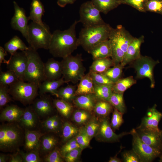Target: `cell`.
<instances>
[{
    "label": "cell",
    "mask_w": 162,
    "mask_h": 162,
    "mask_svg": "<svg viewBox=\"0 0 162 162\" xmlns=\"http://www.w3.org/2000/svg\"><path fill=\"white\" fill-rule=\"evenodd\" d=\"M136 130L140 138L144 142L162 152V144L159 134L140 128H136Z\"/></svg>",
    "instance_id": "ac0fdd59"
},
{
    "label": "cell",
    "mask_w": 162,
    "mask_h": 162,
    "mask_svg": "<svg viewBox=\"0 0 162 162\" xmlns=\"http://www.w3.org/2000/svg\"><path fill=\"white\" fill-rule=\"evenodd\" d=\"M28 59L25 81L39 85L46 80L44 73V63L37 50L30 46L24 51Z\"/></svg>",
    "instance_id": "277c9868"
},
{
    "label": "cell",
    "mask_w": 162,
    "mask_h": 162,
    "mask_svg": "<svg viewBox=\"0 0 162 162\" xmlns=\"http://www.w3.org/2000/svg\"><path fill=\"white\" fill-rule=\"evenodd\" d=\"M44 12V5L40 0H32L31 4L29 15L28 17V20H31L42 26H44L46 24L42 20Z\"/></svg>",
    "instance_id": "d4e9b609"
},
{
    "label": "cell",
    "mask_w": 162,
    "mask_h": 162,
    "mask_svg": "<svg viewBox=\"0 0 162 162\" xmlns=\"http://www.w3.org/2000/svg\"><path fill=\"white\" fill-rule=\"evenodd\" d=\"M79 22V20H75L68 29L54 31L48 49L53 56L64 58L71 54L80 45L76 31V25Z\"/></svg>",
    "instance_id": "6da1fadb"
},
{
    "label": "cell",
    "mask_w": 162,
    "mask_h": 162,
    "mask_svg": "<svg viewBox=\"0 0 162 162\" xmlns=\"http://www.w3.org/2000/svg\"><path fill=\"white\" fill-rule=\"evenodd\" d=\"M145 8L146 11L156 13L162 15V0H148Z\"/></svg>",
    "instance_id": "f6af8a7d"
},
{
    "label": "cell",
    "mask_w": 162,
    "mask_h": 162,
    "mask_svg": "<svg viewBox=\"0 0 162 162\" xmlns=\"http://www.w3.org/2000/svg\"><path fill=\"white\" fill-rule=\"evenodd\" d=\"M8 86L0 85V107L1 109L11 101Z\"/></svg>",
    "instance_id": "bcb514c9"
},
{
    "label": "cell",
    "mask_w": 162,
    "mask_h": 162,
    "mask_svg": "<svg viewBox=\"0 0 162 162\" xmlns=\"http://www.w3.org/2000/svg\"><path fill=\"white\" fill-rule=\"evenodd\" d=\"M123 113L115 108L111 120V126L114 130H118L123 123Z\"/></svg>",
    "instance_id": "7dc6e473"
},
{
    "label": "cell",
    "mask_w": 162,
    "mask_h": 162,
    "mask_svg": "<svg viewBox=\"0 0 162 162\" xmlns=\"http://www.w3.org/2000/svg\"><path fill=\"white\" fill-rule=\"evenodd\" d=\"M90 117V114L88 111L82 109L75 111L73 116L74 120L79 124L86 123Z\"/></svg>",
    "instance_id": "7bdbcfd3"
},
{
    "label": "cell",
    "mask_w": 162,
    "mask_h": 162,
    "mask_svg": "<svg viewBox=\"0 0 162 162\" xmlns=\"http://www.w3.org/2000/svg\"><path fill=\"white\" fill-rule=\"evenodd\" d=\"M58 142L57 139L50 135H46L43 136L41 140L42 151L46 153L51 150L56 146Z\"/></svg>",
    "instance_id": "ab89813d"
},
{
    "label": "cell",
    "mask_w": 162,
    "mask_h": 162,
    "mask_svg": "<svg viewBox=\"0 0 162 162\" xmlns=\"http://www.w3.org/2000/svg\"><path fill=\"white\" fill-rule=\"evenodd\" d=\"M134 38L121 25L118 26L115 28H112L109 39L112 49L111 57L114 65L122 62Z\"/></svg>",
    "instance_id": "3957f363"
},
{
    "label": "cell",
    "mask_w": 162,
    "mask_h": 162,
    "mask_svg": "<svg viewBox=\"0 0 162 162\" xmlns=\"http://www.w3.org/2000/svg\"><path fill=\"white\" fill-rule=\"evenodd\" d=\"M7 52L5 50L4 48L2 46H0V65L2 63L6 64H7L9 62V60H6L5 57L7 55Z\"/></svg>",
    "instance_id": "11a10c76"
},
{
    "label": "cell",
    "mask_w": 162,
    "mask_h": 162,
    "mask_svg": "<svg viewBox=\"0 0 162 162\" xmlns=\"http://www.w3.org/2000/svg\"><path fill=\"white\" fill-rule=\"evenodd\" d=\"M81 54L75 56L70 55L62 58L61 62L62 77L66 83L76 84L85 75L86 69L82 63Z\"/></svg>",
    "instance_id": "5b68a950"
},
{
    "label": "cell",
    "mask_w": 162,
    "mask_h": 162,
    "mask_svg": "<svg viewBox=\"0 0 162 162\" xmlns=\"http://www.w3.org/2000/svg\"><path fill=\"white\" fill-rule=\"evenodd\" d=\"M44 73L46 80H53L61 78L62 76L61 62L52 58L44 63Z\"/></svg>",
    "instance_id": "e0dca14e"
},
{
    "label": "cell",
    "mask_w": 162,
    "mask_h": 162,
    "mask_svg": "<svg viewBox=\"0 0 162 162\" xmlns=\"http://www.w3.org/2000/svg\"><path fill=\"white\" fill-rule=\"evenodd\" d=\"M24 42L18 36H14L4 45L5 50L8 52L11 56L13 55L19 50L21 51H26L28 49Z\"/></svg>",
    "instance_id": "83f0119b"
},
{
    "label": "cell",
    "mask_w": 162,
    "mask_h": 162,
    "mask_svg": "<svg viewBox=\"0 0 162 162\" xmlns=\"http://www.w3.org/2000/svg\"><path fill=\"white\" fill-rule=\"evenodd\" d=\"M82 149L81 148H76L66 154L64 158L67 162H74L80 156Z\"/></svg>",
    "instance_id": "f5cc1de1"
},
{
    "label": "cell",
    "mask_w": 162,
    "mask_h": 162,
    "mask_svg": "<svg viewBox=\"0 0 162 162\" xmlns=\"http://www.w3.org/2000/svg\"><path fill=\"white\" fill-rule=\"evenodd\" d=\"M148 0H122V4L129 5L141 12H146L145 7Z\"/></svg>",
    "instance_id": "f907efd6"
},
{
    "label": "cell",
    "mask_w": 162,
    "mask_h": 162,
    "mask_svg": "<svg viewBox=\"0 0 162 162\" xmlns=\"http://www.w3.org/2000/svg\"><path fill=\"white\" fill-rule=\"evenodd\" d=\"M9 60V62L7 64L8 70L14 72L20 80L25 81L28 63V59L25 52H17L11 56Z\"/></svg>",
    "instance_id": "7c38bea8"
},
{
    "label": "cell",
    "mask_w": 162,
    "mask_h": 162,
    "mask_svg": "<svg viewBox=\"0 0 162 162\" xmlns=\"http://www.w3.org/2000/svg\"><path fill=\"white\" fill-rule=\"evenodd\" d=\"M123 67L121 64L115 65L101 74L106 76L114 83L120 79Z\"/></svg>",
    "instance_id": "8d00e7d4"
},
{
    "label": "cell",
    "mask_w": 162,
    "mask_h": 162,
    "mask_svg": "<svg viewBox=\"0 0 162 162\" xmlns=\"http://www.w3.org/2000/svg\"><path fill=\"white\" fill-rule=\"evenodd\" d=\"M37 114L33 107H29L25 110L19 121L21 125L26 128L28 129L36 126L37 123Z\"/></svg>",
    "instance_id": "4316f807"
},
{
    "label": "cell",
    "mask_w": 162,
    "mask_h": 162,
    "mask_svg": "<svg viewBox=\"0 0 162 162\" xmlns=\"http://www.w3.org/2000/svg\"><path fill=\"white\" fill-rule=\"evenodd\" d=\"M52 37L49 27L46 24L42 26L32 21L28 25L27 42L34 49L48 50Z\"/></svg>",
    "instance_id": "8992f818"
},
{
    "label": "cell",
    "mask_w": 162,
    "mask_h": 162,
    "mask_svg": "<svg viewBox=\"0 0 162 162\" xmlns=\"http://www.w3.org/2000/svg\"><path fill=\"white\" fill-rule=\"evenodd\" d=\"M122 157L124 162H141L139 157L132 149L123 152Z\"/></svg>",
    "instance_id": "db71d44e"
},
{
    "label": "cell",
    "mask_w": 162,
    "mask_h": 162,
    "mask_svg": "<svg viewBox=\"0 0 162 162\" xmlns=\"http://www.w3.org/2000/svg\"><path fill=\"white\" fill-rule=\"evenodd\" d=\"M144 39L143 36L138 38H134L129 45L124 59L121 63L123 66L133 62L140 57V46L144 42Z\"/></svg>",
    "instance_id": "2e32d148"
},
{
    "label": "cell",
    "mask_w": 162,
    "mask_h": 162,
    "mask_svg": "<svg viewBox=\"0 0 162 162\" xmlns=\"http://www.w3.org/2000/svg\"><path fill=\"white\" fill-rule=\"evenodd\" d=\"M158 63V61H155L150 57L141 56L133 62L132 67L136 72L137 77L149 79L151 82V87L152 88L155 85L153 70Z\"/></svg>",
    "instance_id": "8fae6325"
},
{
    "label": "cell",
    "mask_w": 162,
    "mask_h": 162,
    "mask_svg": "<svg viewBox=\"0 0 162 162\" xmlns=\"http://www.w3.org/2000/svg\"><path fill=\"white\" fill-rule=\"evenodd\" d=\"M20 128L13 124H4L0 128V149L11 152L17 148L22 139Z\"/></svg>",
    "instance_id": "ba28073f"
},
{
    "label": "cell",
    "mask_w": 162,
    "mask_h": 162,
    "mask_svg": "<svg viewBox=\"0 0 162 162\" xmlns=\"http://www.w3.org/2000/svg\"><path fill=\"white\" fill-rule=\"evenodd\" d=\"M114 65L112 60L108 58L94 60L90 67V71L97 73H102L112 66Z\"/></svg>",
    "instance_id": "f546056e"
},
{
    "label": "cell",
    "mask_w": 162,
    "mask_h": 162,
    "mask_svg": "<svg viewBox=\"0 0 162 162\" xmlns=\"http://www.w3.org/2000/svg\"><path fill=\"white\" fill-rule=\"evenodd\" d=\"M109 162H121L122 160L116 156L110 157L108 161Z\"/></svg>",
    "instance_id": "91938a15"
},
{
    "label": "cell",
    "mask_w": 162,
    "mask_h": 162,
    "mask_svg": "<svg viewBox=\"0 0 162 162\" xmlns=\"http://www.w3.org/2000/svg\"><path fill=\"white\" fill-rule=\"evenodd\" d=\"M112 106L109 101L99 100L96 102L93 110L97 114L106 117L108 116L111 112Z\"/></svg>",
    "instance_id": "e575fe53"
},
{
    "label": "cell",
    "mask_w": 162,
    "mask_h": 162,
    "mask_svg": "<svg viewBox=\"0 0 162 162\" xmlns=\"http://www.w3.org/2000/svg\"><path fill=\"white\" fill-rule=\"evenodd\" d=\"M24 162H40L41 161L38 151H32L28 152L20 151Z\"/></svg>",
    "instance_id": "c3c4849f"
},
{
    "label": "cell",
    "mask_w": 162,
    "mask_h": 162,
    "mask_svg": "<svg viewBox=\"0 0 162 162\" xmlns=\"http://www.w3.org/2000/svg\"><path fill=\"white\" fill-rule=\"evenodd\" d=\"M88 53L92 55L94 60L111 57L112 52L109 39L99 44L92 49Z\"/></svg>",
    "instance_id": "603a6c76"
},
{
    "label": "cell",
    "mask_w": 162,
    "mask_h": 162,
    "mask_svg": "<svg viewBox=\"0 0 162 162\" xmlns=\"http://www.w3.org/2000/svg\"><path fill=\"white\" fill-rule=\"evenodd\" d=\"M130 132H123L117 134L113 131L108 119L103 118L100 123L98 131V134L100 139L103 141L107 142H116L122 137L130 134Z\"/></svg>",
    "instance_id": "9a60e30c"
},
{
    "label": "cell",
    "mask_w": 162,
    "mask_h": 162,
    "mask_svg": "<svg viewBox=\"0 0 162 162\" xmlns=\"http://www.w3.org/2000/svg\"><path fill=\"white\" fill-rule=\"evenodd\" d=\"M45 94L41 95L40 98L34 100L33 102L32 107L34 111L37 115L41 116L49 115L53 109L50 98Z\"/></svg>",
    "instance_id": "d6986e66"
},
{
    "label": "cell",
    "mask_w": 162,
    "mask_h": 162,
    "mask_svg": "<svg viewBox=\"0 0 162 162\" xmlns=\"http://www.w3.org/2000/svg\"><path fill=\"white\" fill-rule=\"evenodd\" d=\"M76 89L75 86L69 85L59 88L57 91V97L70 102L74 99L76 96Z\"/></svg>",
    "instance_id": "d6a6232c"
},
{
    "label": "cell",
    "mask_w": 162,
    "mask_h": 162,
    "mask_svg": "<svg viewBox=\"0 0 162 162\" xmlns=\"http://www.w3.org/2000/svg\"><path fill=\"white\" fill-rule=\"evenodd\" d=\"M91 1L100 12L105 14L122 4V0H91Z\"/></svg>",
    "instance_id": "f1b7e54d"
},
{
    "label": "cell",
    "mask_w": 162,
    "mask_h": 162,
    "mask_svg": "<svg viewBox=\"0 0 162 162\" xmlns=\"http://www.w3.org/2000/svg\"><path fill=\"white\" fill-rule=\"evenodd\" d=\"M10 94L15 100L24 105L32 102L38 95V86L19 80L9 86Z\"/></svg>",
    "instance_id": "52a82bcc"
},
{
    "label": "cell",
    "mask_w": 162,
    "mask_h": 162,
    "mask_svg": "<svg viewBox=\"0 0 162 162\" xmlns=\"http://www.w3.org/2000/svg\"><path fill=\"white\" fill-rule=\"evenodd\" d=\"M160 159L159 160V161L160 162H162V154L159 156Z\"/></svg>",
    "instance_id": "6125c7cd"
},
{
    "label": "cell",
    "mask_w": 162,
    "mask_h": 162,
    "mask_svg": "<svg viewBox=\"0 0 162 162\" xmlns=\"http://www.w3.org/2000/svg\"><path fill=\"white\" fill-rule=\"evenodd\" d=\"M79 129L70 123L65 122L62 128V136L64 142H67L76 136L78 133Z\"/></svg>",
    "instance_id": "74e56055"
},
{
    "label": "cell",
    "mask_w": 162,
    "mask_h": 162,
    "mask_svg": "<svg viewBox=\"0 0 162 162\" xmlns=\"http://www.w3.org/2000/svg\"><path fill=\"white\" fill-rule=\"evenodd\" d=\"M156 105L148 109L142 119L140 125L136 128L152 131L160 134L159 123L162 118V113L156 109Z\"/></svg>",
    "instance_id": "5bb4252c"
},
{
    "label": "cell",
    "mask_w": 162,
    "mask_h": 162,
    "mask_svg": "<svg viewBox=\"0 0 162 162\" xmlns=\"http://www.w3.org/2000/svg\"><path fill=\"white\" fill-rule=\"evenodd\" d=\"M136 83V81L132 76L120 79L113 84V92L123 94L124 92Z\"/></svg>",
    "instance_id": "4dcf8cb0"
},
{
    "label": "cell",
    "mask_w": 162,
    "mask_h": 162,
    "mask_svg": "<svg viewBox=\"0 0 162 162\" xmlns=\"http://www.w3.org/2000/svg\"><path fill=\"white\" fill-rule=\"evenodd\" d=\"M8 159V156L7 155L1 154L0 155V162H5Z\"/></svg>",
    "instance_id": "680465c9"
},
{
    "label": "cell",
    "mask_w": 162,
    "mask_h": 162,
    "mask_svg": "<svg viewBox=\"0 0 162 162\" xmlns=\"http://www.w3.org/2000/svg\"><path fill=\"white\" fill-rule=\"evenodd\" d=\"M78 148H81L76 141L75 137L69 140L60 149L61 154L64 158V155L71 150Z\"/></svg>",
    "instance_id": "681fc988"
},
{
    "label": "cell",
    "mask_w": 162,
    "mask_h": 162,
    "mask_svg": "<svg viewBox=\"0 0 162 162\" xmlns=\"http://www.w3.org/2000/svg\"><path fill=\"white\" fill-rule=\"evenodd\" d=\"M75 138L78 143L82 149L89 146L91 139L83 127L79 129Z\"/></svg>",
    "instance_id": "b9f144b4"
},
{
    "label": "cell",
    "mask_w": 162,
    "mask_h": 162,
    "mask_svg": "<svg viewBox=\"0 0 162 162\" xmlns=\"http://www.w3.org/2000/svg\"><path fill=\"white\" fill-rule=\"evenodd\" d=\"M100 123L95 119H92L88 122L83 127L84 130L91 140L98 132Z\"/></svg>",
    "instance_id": "ee69618b"
},
{
    "label": "cell",
    "mask_w": 162,
    "mask_h": 162,
    "mask_svg": "<svg viewBox=\"0 0 162 162\" xmlns=\"http://www.w3.org/2000/svg\"><path fill=\"white\" fill-rule=\"evenodd\" d=\"M160 137L162 144V130H160Z\"/></svg>",
    "instance_id": "94428289"
},
{
    "label": "cell",
    "mask_w": 162,
    "mask_h": 162,
    "mask_svg": "<svg viewBox=\"0 0 162 162\" xmlns=\"http://www.w3.org/2000/svg\"><path fill=\"white\" fill-rule=\"evenodd\" d=\"M55 107L63 116L68 118L73 110V107L70 102L62 99H56L53 100Z\"/></svg>",
    "instance_id": "836d02e7"
},
{
    "label": "cell",
    "mask_w": 162,
    "mask_h": 162,
    "mask_svg": "<svg viewBox=\"0 0 162 162\" xmlns=\"http://www.w3.org/2000/svg\"><path fill=\"white\" fill-rule=\"evenodd\" d=\"M123 94L113 92L109 102L115 108L124 114L126 112V108L124 100Z\"/></svg>",
    "instance_id": "d590c367"
},
{
    "label": "cell",
    "mask_w": 162,
    "mask_h": 162,
    "mask_svg": "<svg viewBox=\"0 0 162 162\" xmlns=\"http://www.w3.org/2000/svg\"><path fill=\"white\" fill-rule=\"evenodd\" d=\"M66 83L62 77L58 80H46L39 86V92L40 95L50 93L57 96V91L60 87Z\"/></svg>",
    "instance_id": "7402d4cb"
},
{
    "label": "cell",
    "mask_w": 162,
    "mask_h": 162,
    "mask_svg": "<svg viewBox=\"0 0 162 162\" xmlns=\"http://www.w3.org/2000/svg\"><path fill=\"white\" fill-rule=\"evenodd\" d=\"M100 12L91 1H88L81 5L79 20L84 26L88 27L103 24L105 22L102 18Z\"/></svg>",
    "instance_id": "30bf717a"
},
{
    "label": "cell",
    "mask_w": 162,
    "mask_h": 162,
    "mask_svg": "<svg viewBox=\"0 0 162 162\" xmlns=\"http://www.w3.org/2000/svg\"><path fill=\"white\" fill-rule=\"evenodd\" d=\"M43 134L36 131L27 130L25 134V147L29 151H38L41 146Z\"/></svg>",
    "instance_id": "ffe728a7"
},
{
    "label": "cell",
    "mask_w": 162,
    "mask_h": 162,
    "mask_svg": "<svg viewBox=\"0 0 162 162\" xmlns=\"http://www.w3.org/2000/svg\"><path fill=\"white\" fill-rule=\"evenodd\" d=\"M94 86V94L99 100L109 101L113 93V86L95 85Z\"/></svg>",
    "instance_id": "1f68e13d"
},
{
    "label": "cell",
    "mask_w": 162,
    "mask_h": 162,
    "mask_svg": "<svg viewBox=\"0 0 162 162\" xmlns=\"http://www.w3.org/2000/svg\"><path fill=\"white\" fill-rule=\"evenodd\" d=\"M63 158L60 150L56 148L46 156L44 160L46 162H62Z\"/></svg>",
    "instance_id": "816d5d0a"
},
{
    "label": "cell",
    "mask_w": 162,
    "mask_h": 162,
    "mask_svg": "<svg viewBox=\"0 0 162 162\" xmlns=\"http://www.w3.org/2000/svg\"><path fill=\"white\" fill-rule=\"evenodd\" d=\"M94 85L113 86L114 83L107 77L101 73L89 71Z\"/></svg>",
    "instance_id": "60d3db41"
},
{
    "label": "cell",
    "mask_w": 162,
    "mask_h": 162,
    "mask_svg": "<svg viewBox=\"0 0 162 162\" xmlns=\"http://www.w3.org/2000/svg\"><path fill=\"white\" fill-rule=\"evenodd\" d=\"M112 28L106 23L84 27L78 38L80 45L88 52L99 44L109 39Z\"/></svg>",
    "instance_id": "7a4b0ae2"
},
{
    "label": "cell",
    "mask_w": 162,
    "mask_h": 162,
    "mask_svg": "<svg viewBox=\"0 0 162 162\" xmlns=\"http://www.w3.org/2000/svg\"><path fill=\"white\" fill-rule=\"evenodd\" d=\"M133 137L132 149L140 158L141 162H150L159 157L162 152L144 142L140 138L136 129L130 131Z\"/></svg>",
    "instance_id": "9c48e42d"
},
{
    "label": "cell",
    "mask_w": 162,
    "mask_h": 162,
    "mask_svg": "<svg viewBox=\"0 0 162 162\" xmlns=\"http://www.w3.org/2000/svg\"><path fill=\"white\" fill-rule=\"evenodd\" d=\"M9 161L10 162H23V160L21 155L19 153L10 155Z\"/></svg>",
    "instance_id": "9f6ffc18"
},
{
    "label": "cell",
    "mask_w": 162,
    "mask_h": 162,
    "mask_svg": "<svg viewBox=\"0 0 162 162\" xmlns=\"http://www.w3.org/2000/svg\"><path fill=\"white\" fill-rule=\"evenodd\" d=\"M20 80L16 74L9 70L0 71V85L8 86Z\"/></svg>",
    "instance_id": "f35d334b"
},
{
    "label": "cell",
    "mask_w": 162,
    "mask_h": 162,
    "mask_svg": "<svg viewBox=\"0 0 162 162\" xmlns=\"http://www.w3.org/2000/svg\"><path fill=\"white\" fill-rule=\"evenodd\" d=\"M24 111V110L16 105L7 106L1 113L0 120L8 122L19 121Z\"/></svg>",
    "instance_id": "44dd1931"
},
{
    "label": "cell",
    "mask_w": 162,
    "mask_h": 162,
    "mask_svg": "<svg viewBox=\"0 0 162 162\" xmlns=\"http://www.w3.org/2000/svg\"><path fill=\"white\" fill-rule=\"evenodd\" d=\"M97 99L94 94H82L76 97L74 103L77 107L90 112L93 110Z\"/></svg>",
    "instance_id": "cb8c5ba5"
},
{
    "label": "cell",
    "mask_w": 162,
    "mask_h": 162,
    "mask_svg": "<svg viewBox=\"0 0 162 162\" xmlns=\"http://www.w3.org/2000/svg\"><path fill=\"white\" fill-rule=\"evenodd\" d=\"M58 5L62 8H64L68 4H73L76 0H57Z\"/></svg>",
    "instance_id": "6f0895ef"
},
{
    "label": "cell",
    "mask_w": 162,
    "mask_h": 162,
    "mask_svg": "<svg viewBox=\"0 0 162 162\" xmlns=\"http://www.w3.org/2000/svg\"><path fill=\"white\" fill-rule=\"evenodd\" d=\"M14 13L11 20L10 24L12 28L18 31L28 40V17H27L24 9L19 7L15 1L13 2Z\"/></svg>",
    "instance_id": "4fadbf2b"
},
{
    "label": "cell",
    "mask_w": 162,
    "mask_h": 162,
    "mask_svg": "<svg viewBox=\"0 0 162 162\" xmlns=\"http://www.w3.org/2000/svg\"><path fill=\"white\" fill-rule=\"evenodd\" d=\"M94 94V86L89 72L80 81L76 91V95Z\"/></svg>",
    "instance_id": "484cf974"
}]
</instances>
